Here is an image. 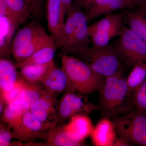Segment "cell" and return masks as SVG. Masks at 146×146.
Masks as SVG:
<instances>
[{
    "label": "cell",
    "instance_id": "9a60e30c",
    "mask_svg": "<svg viewBox=\"0 0 146 146\" xmlns=\"http://www.w3.org/2000/svg\"><path fill=\"white\" fill-rule=\"evenodd\" d=\"M46 33L45 30L39 23L36 21L31 22L21 29L14 36L11 45V53L28 44Z\"/></svg>",
    "mask_w": 146,
    "mask_h": 146
},
{
    "label": "cell",
    "instance_id": "2e32d148",
    "mask_svg": "<svg viewBox=\"0 0 146 146\" xmlns=\"http://www.w3.org/2000/svg\"><path fill=\"white\" fill-rule=\"evenodd\" d=\"M43 140V146H78L84 145V143L76 141L65 130L64 124L58 125L46 131Z\"/></svg>",
    "mask_w": 146,
    "mask_h": 146
},
{
    "label": "cell",
    "instance_id": "9c48e42d",
    "mask_svg": "<svg viewBox=\"0 0 146 146\" xmlns=\"http://www.w3.org/2000/svg\"><path fill=\"white\" fill-rule=\"evenodd\" d=\"M70 7L74 19L75 29L69 54H78L84 57L92 44L88 33V21L81 7L72 4Z\"/></svg>",
    "mask_w": 146,
    "mask_h": 146
},
{
    "label": "cell",
    "instance_id": "52a82bcc",
    "mask_svg": "<svg viewBox=\"0 0 146 146\" xmlns=\"http://www.w3.org/2000/svg\"><path fill=\"white\" fill-rule=\"evenodd\" d=\"M126 12H121L105 16L100 21L88 27V33L92 46H103L109 44L111 39L120 36Z\"/></svg>",
    "mask_w": 146,
    "mask_h": 146
},
{
    "label": "cell",
    "instance_id": "ffe728a7",
    "mask_svg": "<svg viewBox=\"0 0 146 146\" xmlns=\"http://www.w3.org/2000/svg\"><path fill=\"white\" fill-rule=\"evenodd\" d=\"M16 64L3 58L0 59V93L8 91L21 77Z\"/></svg>",
    "mask_w": 146,
    "mask_h": 146
},
{
    "label": "cell",
    "instance_id": "7a4b0ae2",
    "mask_svg": "<svg viewBox=\"0 0 146 146\" xmlns=\"http://www.w3.org/2000/svg\"><path fill=\"white\" fill-rule=\"evenodd\" d=\"M61 59L62 68L69 80L68 88L85 95L100 91L105 78L96 72L87 63L68 55Z\"/></svg>",
    "mask_w": 146,
    "mask_h": 146
},
{
    "label": "cell",
    "instance_id": "7c38bea8",
    "mask_svg": "<svg viewBox=\"0 0 146 146\" xmlns=\"http://www.w3.org/2000/svg\"><path fill=\"white\" fill-rule=\"evenodd\" d=\"M46 9L48 28L57 48L63 35L65 22L60 0H47Z\"/></svg>",
    "mask_w": 146,
    "mask_h": 146
},
{
    "label": "cell",
    "instance_id": "d4e9b609",
    "mask_svg": "<svg viewBox=\"0 0 146 146\" xmlns=\"http://www.w3.org/2000/svg\"><path fill=\"white\" fill-rule=\"evenodd\" d=\"M24 112L19 99L15 100L9 104L1 114V123L9 125L12 129L15 128L21 123Z\"/></svg>",
    "mask_w": 146,
    "mask_h": 146
},
{
    "label": "cell",
    "instance_id": "e575fe53",
    "mask_svg": "<svg viewBox=\"0 0 146 146\" xmlns=\"http://www.w3.org/2000/svg\"><path fill=\"white\" fill-rule=\"evenodd\" d=\"M60 1L61 2L62 15L63 18H65V15L67 14L70 7L72 4L73 0H60Z\"/></svg>",
    "mask_w": 146,
    "mask_h": 146
},
{
    "label": "cell",
    "instance_id": "277c9868",
    "mask_svg": "<svg viewBox=\"0 0 146 146\" xmlns=\"http://www.w3.org/2000/svg\"><path fill=\"white\" fill-rule=\"evenodd\" d=\"M117 134L133 144L146 146V111L133 110L111 119Z\"/></svg>",
    "mask_w": 146,
    "mask_h": 146
},
{
    "label": "cell",
    "instance_id": "3957f363",
    "mask_svg": "<svg viewBox=\"0 0 146 146\" xmlns=\"http://www.w3.org/2000/svg\"><path fill=\"white\" fill-rule=\"evenodd\" d=\"M87 64L96 72L105 79L119 72H124L125 65L120 59L114 44L91 46L84 56Z\"/></svg>",
    "mask_w": 146,
    "mask_h": 146
},
{
    "label": "cell",
    "instance_id": "6da1fadb",
    "mask_svg": "<svg viewBox=\"0 0 146 146\" xmlns=\"http://www.w3.org/2000/svg\"><path fill=\"white\" fill-rule=\"evenodd\" d=\"M99 92L98 105L102 118L111 119L136 110L123 72L105 79Z\"/></svg>",
    "mask_w": 146,
    "mask_h": 146
},
{
    "label": "cell",
    "instance_id": "5bb4252c",
    "mask_svg": "<svg viewBox=\"0 0 146 146\" xmlns=\"http://www.w3.org/2000/svg\"><path fill=\"white\" fill-rule=\"evenodd\" d=\"M64 126L72 138L82 143L86 138L91 136L94 128L91 119L86 115L74 116Z\"/></svg>",
    "mask_w": 146,
    "mask_h": 146
},
{
    "label": "cell",
    "instance_id": "1f68e13d",
    "mask_svg": "<svg viewBox=\"0 0 146 146\" xmlns=\"http://www.w3.org/2000/svg\"><path fill=\"white\" fill-rule=\"evenodd\" d=\"M29 5L31 12L33 15H38L41 11V0H27Z\"/></svg>",
    "mask_w": 146,
    "mask_h": 146
},
{
    "label": "cell",
    "instance_id": "d6986e66",
    "mask_svg": "<svg viewBox=\"0 0 146 146\" xmlns=\"http://www.w3.org/2000/svg\"><path fill=\"white\" fill-rule=\"evenodd\" d=\"M54 43L55 42L52 36L46 33L28 44L12 52L11 54L16 62H21L31 56L42 48Z\"/></svg>",
    "mask_w": 146,
    "mask_h": 146
},
{
    "label": "cell",
    "instance_id": "83f0119b",
    "mask_svg": "<svg viewBox=\"0 0 146 146\" xmlns=\"http://www.w3.org/2000/svg\"><path fill=\"white\" fill-rule=\"evenodd\" d=\"M146 78V56L132 68L126 78L129 90L131 95L144 81Z\"/></svg>",
    "mask_w": 146,
    "mask_h": 146
},
{
    "label": "cell",
    "instance_id": "44dd1931",
    "mask_svg": "<svg viewBox=\"0 0 146 146\" xmlns=\"http://www.w3.org/2000/svg\"><path fill=\"white\" fill-rule=\"evenodd\" d=\"M44 92V86L40 82L31 83L24 80L23 88L18 98L24 111L29 110Z\"/></svg>",
    "mask_w": 146,
    "mask_h": 146
},
{
    "label": "cell",
    "instance_id": "8992f818",
    "mask_svg": "<svg viewBox=\"0 0 146 146\" xmlns=\"http://www.w3.org/2000/svg\"><path fill=\"white\" fill-rule=\"evenodd\" d=\"M98 109V104L89 102L85 95L68 88L58 103L57 126L64 124L76 115H88Z\"/></svg>",
    "mask_w": 146,
    "mask_h": 146
},
{
    "label": "cell",
    "instance_id": "30bf717a",
    "mask_svg": "<svg viewBox=\"0 0 146 146\" xmlns=\"http://www.w3.org/2000/svg\"><path fill=\"white\" fill-rule=\"evenodd\" d=\"M57 96L50 95L45 91L29 109L36 117L51 127L57 125Z\"/></svg>",
    "mask_w": 146,
    "mask_h": 146
},
{
    "label": "cell",
    "instance_id": "836d02e7",
    "mask_svg": "<svg viewBox=\"0 0 146 146\" xmlns=\"http://www.w3.org/2000/svg\"><path fill=\"white\" fill-rule=\"evenodd\" d=\"M132 144H133L127 138L119 136L116 138L113 146H130L133 145Z\"/></svg>",
    "mask_w": 146,
    "mask_h": 146
},
{
    "label": "cell",
    "instance_id": "f1b7e54d",
    "mask_svg": "<svg viewBox=\"0 0 146 146\" xmlns=\"http://www.w3.org/2000/svg\"><path fill=\"white\" fill-rule=\"evenodd\" d=\"M135 108L138 111H146V78L132 94Z\"/></svg>",
    "mask_w": 146,
    "mask_h": 146
},
{
    "label": "cell",
    "instance_id": "7402d4cb",
    "mask_svg": "<svg viewBox=\"0 0 146 146\" xmlns=\"http://www.w3.org/2000/svg\"><path fill=\"white\" fill-rule=\"evenodd\" d=\"M126 13L124 21L129 27L135 31L146 43V11L140 8Z\"/></svg>",
    "mask_w": 146,
    "mask_h": 146
},
{
    "label": "cell",
    "instance_id": "5b68a950",
    "mask_svg": "<svg viewBox=\"0 0 146 146\" xmlns=\"http://www.w3.org/2000/svg\"><path fill=\"white\" fill-rule=\"evenodd\" d=\"M120 37L114 44L126 68H131L146 56V43L129 27H123Z\"/></svg>",
    "mask_w": 146,
    "mask_h": 146
},
{
    "label": "cell",
    "instance_id": "4316f807",
    "mask_svg": "<svg viewBox=\"0 0 146 146\" xmlns=\"http://www.w3.org/2000/svg\"><path fill=\"white\" fill-rule=\"evenodd\" d=\"M52 62L42 65L31 64L25 65L19 69L20 74L24 79L28 82H40L48 70Z\"/></svg>",
    "mask_w": 146,
    "mask_h": 146
},
{
    "label": "cell",
    "instance_id": "8fae6325",
    "mask_svg": "<svg viewBox=\"0 0 146 146\" xmlns=\"http://www.w3.org/2000/svg\"><path fill=\"white\" fill-rule=\"evenodd\" d=\"M44 86L45 91L50 95L58 96L66 91L69 87L68 76L62 67L51 63L48 70L40 82Z\"/></svg>",
    "mask_w": 146,
    "mask_h": 146
},
{
    "label": "cell",
    "instance_id": "d6a6232c",
    "mask_svg": "<svg viewBox=\"0 0 146 146\" xmlns=\"http://www.w3.org/2000/svg\"><path fill=\"white\" fill-rule=\"evenodd\" d=\"M94 0H75L77 5L81 8H83L86 12H88L91 7Z\"/></svg>",
    "mask_w": 146,
    "mask_h": 146
},
{
    "label": "cell",
    "instance_id": "484cf974",
    "mask_svg": "<svg viewBox=\"0 0 146 146\" xmlns=\"http://www.w3.org/2000/svg\"><path fill=\"white\" fill-rule=\"evenodd\" d=\"M10 11L12 18L18 26L25 21L31 13L27 0H3Z\"/></svg>",
    "mask_w": 146,
    "mask_h": 146
},
{
    "label": "cell",
    "instance_id": "8d00e7d4",
    "mask_svg": "<svg viewBox=\"0 0 146 146\" xmlns=\"http://www.w3.org/2000/svg\"><path fill=\"white\" fill-rule=\"evenodd\" d=\"M8 105L2 97L0 96V114L2 113Z\"/></svg>",
    "mask_w": 146,
    "mask_h": 146
},
{
    "label": "cell",
    "instance_id": "cb8c5ba5",
    "mask_svg": "<svg viewBox=\"0 0 146 146\" xmlns=\"http://www.w3.org/2000/svg\"><path fill=\"white\" fill-rule=\"evenodd\" d=\"M57 48L55 43L42 48L35 53L31 56L21 62H16V66L20 69L25 65L31 64H47L54 60L55 53Z\"/></svg>",
    "mask_w": 146,
    "mask_h": 146
},
{
    "label": "cell",
    "instance_id": "d590c367",
    "mask_svg": "<svg viewBox=\"0 0 146 146\" xmlns=\"http://www.w3.org/2000/svg\"><path fill=\"white\" fill-rule=\"evenodd\" d=\"M136 7L142 9L146 11V0H138L132 9Z\"/></svg>",
    "mask_w": 146,
    "mask_h": 146
},
{
    "label": "cell",
    "instance_id": "4dcf8cb0",
    "mask_svg": "<svg viewBox=\"0 0 146 146\" xmlns=\"http://www.w3.org/2000/svg\"><path fill=\"white\" fill-rule=\"evenodd\" d=\"M13 139L12 128L4 123L0 124V146L11 145V140Z\"/></svg>",
    "mask_w": 146,
    "mask_h": 146
},
{
    "label": "cell",
    "instance_id": "603a6c76",
    "mask_svg": "<svg viewBox=\"0 0 146 146\" xmlns=\"http://www.w3.org/2000/svg\"><path fill=\"white\" fill-rule=\"evenodd\" d=\"M75 29V21L72 10L70 7L67 13L62 38L58 45L57 48L60 49L59 56L62 58L69 54V51L74 37Z\"/></svg>",
    "mask_w": 146,
    "mask_h": 146
},
{
    "label": "cell",
    "instance_id": "4fadbf2b",
    "mask_svg": "<svg viewBox=\"0 0 146 146\" xmlns=\"http://www.w3.org/2000/svg\"><path fill=\"white\" fill-rule=\"evenodd\" d=\"M117 135L112 120L102 118L94 127L91 136L95 146H113Z\"/></svg>",
    "mask_w": 146,
    "mask_h": 146
},
{
    "label": "cell",
    "instance_id": "74e56055",
    "mask_svg": "<svg viewBox=\"0 0 146 146\" xmlns=\"http://www.w3.org/2000/svg\"><path fill=\"white\" fill-rule=\"evenodd\" d=\"M125 1L127 4L128 8L132 9L134 4L138 0H125Z\"/></svg>",
    "mask_w": 146,
    "mask_h": 146
},
{
    "label": "cell",
    "instance_id": "ba28073f",
    "mask_svg": "<svg viewBox=\"0 0 146 146\" xmlns=\"http://www.w3.org/2000/svg\"><path fill=\"white\" fill-rule=\"evenodd\" d=\"M52 128L43 123L31 113L30 110L25 111L20 125L12 129L13 139L27 143L34 142L42 139L46 131Z\"/></svg>",
    "mask_w": 146,
    "mask_h": 146
},
{
    "label": "cell",
    "instance_id": "f546056e",
    "mask_svg": "<svg viewBox=\"0 0 146 146\" xmlns=\"http://www.w3.org/2000/svg\"><path fill=\"white\" fill-rule=\"evenodd\" d=\"M24 82V79L21 75L19 79L9 90L4 93H0V96L2 97L8 104L18 99L23 88Z\"/></svg>",
    "mask_w": 146,
    "mask_h": 146
},
{
    "label": "cell",
    "instance_id": "e0dca14e",
    "mask_svg": "<svg viewBox=\"0 0 146 146\" xmlns=\"http://www.w3.org/2000/svg\"><path fill=\"white\" fill-rule=\"evenodd\" d=\"M1 37L0 56L1 58L11 55L10 48L15 30L18 27L14 19L8 16H0Z\"/></svg>",
    "mask_w": 146,
    "mask_h": 146
},
{
    "label": "cell",
    "instance_id": "ac0fdd59",
    "mask_svg": "<svg viewBox=\"0 0 146 146\" xmlns=\"http://www.w3.org/2000/svg\"><path fill=\"white\" fill-rule=\"evenodd\" d=\"M127 8L125 0H94L85 15L88 21L102 15L106 16L116 11Z\"/></svg>",
    "mask_w": 146,
    "mask_h": 146
}]
</instances>
